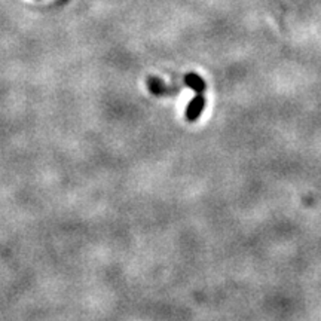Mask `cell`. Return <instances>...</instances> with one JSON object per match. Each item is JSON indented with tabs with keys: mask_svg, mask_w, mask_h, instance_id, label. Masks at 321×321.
I'll return each mask as SVG.
<instances>
[{
	"mask_svg": "<svg viewBox=\"0 0 321 321\" xmlns=\"http://www.w3.org/2000/svg\"><path fill=\"white\" fill-rule=\"evenodd\" d=\"M204 107H205V98H204V95H202V94H196V97H195L193 100H191V103L188 104V109H186V118H188V121L195 122V121L201 116V113H202V110H204Z\"/></svg>",
	"mask_w": 321,
	"mask_h": 321,
	"instance_id": "1",
	"label": "cell"
},
{
	"mask_svg": "<svg viewBox=\"0 0 321 321\" xmlns=\"http://www.w3.org/2000/svg\"><path fill=\"white\" fill-rule=\"evenodd\" d=\"M185 84H186L191 89H193L196 94H202V92L205 91V82H204V79L199 78V76L195 75V73H189V75H186V78H185Z\"/></svg>",
	"mask_w": 321,
	"mask_h": 321,
	"instance_id": "2",
	"label": "cell"
},
{
	"mask_svg": "<svg viewBox=\"0 0 321 321\" xmlns=\"http://www.w3.org/2000/svg\"><path fill=\"white\" fill-rule=\"evenodd\" d=\"M149 88H150V91H152L153 94H158V95L168 92V89L164 86V84H162L159 79H150V81H149Z\"/></svg>",
	"mask_w": 321,
	"mask_h": 321,
	"instance_id": "3",
	"label": "cell"
}]
</instances>
